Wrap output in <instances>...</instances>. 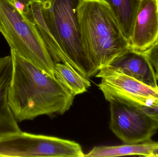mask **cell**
I'll use <instances>...</instances> for the list:
<instances>
[{
    "instance_id": "cell-5",
    "label": "cell",
    "mask_w": 158,
    "mask_h": 157,
    "mask_svg": "<svg viewBox=\"0 0 158 157\" xmlns=\"http://www.w3.org/2000/svg\"><path fill=\"white\" fill-rule=\"evenodd\" d=\"M0 157H84L81 147L74 141L26 132L0 140Z\"/></svg>"
},
{
    "instance_id": "cell-18",
    "label": "cell",
    "mask_w": 158,
    "mask_h": 157,
    "mask_svg": "<svg viewBox=\"0 0 158 157\" xmlns=\"http://www.w3.org/2000/svg\"><path fill=\"white\" fill-rule=\"evenodd\" d=\"M16 1H19V2H21L23 3L26 6L27 10H26V13L24 14L27 17L29 15L30 12V3L31 2L32 0H16Z\"/></svg>"
},
{
    "instance_id": "cell-19",
    "label": "cell",
    "mask_w": 158,
    "mask_h": 157,
    "mask_svg": "<svg viewBox=\"0 0 158 157\" xmlns=\"http://www.w3.org/2000/svg\"><path fill=\"white\" fill-rule=\"evenodd\" d=\"M149 157H158V147L152 151Z\"/></svg>"
},
{
    "instance_id": "cell-16",
    "label": "cell",
    "mask_w": 158,
    "mask_h": 157,
    "mask_svg": "<svg viewBox=\"0 0 158 157\" xmlns=\"http://www.w3.org/2000/svg\"><path fill=\"white\" fill-rule=\"evenodd\" d=\"M142 108L150 115L158 117V104L151 107H142Z\"/></svg>"
},
{
    "instance_id": "cell-20",
    "label": "cell",
    "mask_w": 158,
    "mask_h": 157,
    "mask_svg": "<svg viewBox=\"0 0 158 157\" xmlns=\"http://www.w3.org/2000/svg\"><path fill=\"white\" fill-rule=\"evenodd\" d=\"M11 1H12V2H13V3L14 2H15V1H16V0H11Z\"/></svg>"
},
{
    "instance_id": "cell-6",
    "label": "cell",
    "mask_w": 158,
    "mask_h": 157,
    "mask_svg": "<svg viewBox=\"0 0 158 157\" xmlns=\"http://www.w3.org/2000/svg\"><path fill=\"white\" fill-rule=\"evenodd\" d=\"M96 77L107 101L123 102L136 107H151L158 104V88H153L113 66L100 69Z\"/></svg>"
},
{
    "instance_id": "cell-4",
    "label": "cell",
    "mask_w": 158,
    "mask_h": 157,
    "mask_svg": "<svg viewBox=\"0 0 158 157\" xmlns=\"http://www.w3.org/2000/svg\"><path fill=\"white\" fill-rule=\"evenodd\" d=\"M0 33L11 50L56 78L54 61L36 25L11 0H0Z\"/></svg>"
},
{
    "instance_id": "cell-17",
    "label": "cell",
    "mask_w": 158,
    "mask_h": 157,
    "mask_svg": "<svg viewBox=\"0 0 158 157\" xmlns=\"http://www.w3.org/2000/svg\"><path fill=\"white\" fill-rule=\"evenodd\" d=\"M14 4L15 7L19 12L24 13V14L26 13L27 8H26V6L23 3L18 1H15L14 2Z\"/></svg>"
},
{
    "instance_id": "cell-15",
    "label": "cell",
    "mask_w": 158,
    "mask_h": 157,
    "mask_svg": "<svg viewBox=\"0 0 158 157\" xmlns=\"http://www.w3.org/2000/svg\"><path fill=\"white\" fill-rule=\"evenodd\" d=\"M150 63L152 65L157 79H158V42L145 53Z\"/></svg>"
},
{
    "instance_id": "cell-2",
    "label": "cell",
    "mask_w": 158,
    "mask_h": 157,
    "mask_svg": "<svg viewBox=\"0 0 158 157\" xmlns=\"http://www.w3.org/2000/svg\"><path fill=\"white\" fill-rule=\"evenodd\" d=\"M77 14L81 45L98 71L111 65L130 48L105 0H81Z\"/></svg>"
},
{
    "instance_id": "cell-10",
    "label": "cell",
    "mask_w": 158,
    "mask_h": 157,
    "mask_svg": "<svg viewBox=\"0 0 158 157\" xmlns=\"http://www.w3.org/2000/svg\"><path fill=\"white\" fill-rule=\"evenodd\" d=\"M110 66L151 87L158 88L155 71L145 53L129 48Z\"/></svg>"
},
{
    "instance_id": "cell-9",
    "label": "cell",
    "mask_w": 158,
    "mask_h": 157,
    "mask_svg": "<svg viewBox=\"0 0 158 157\" xmlns=\"http://www.w3.org/2000/svg\"><path fill=\"white\" fill-rule=\"evenodd\" d=\"M12 72L13 61L11 55L0 57V140L22 132L8 101Z\"/></svg>"
},
{
    "instance_id": "cell-14",
    "label": "cell",
    "mask_w": 158,
    "mask_h": 157,
    "mask_svg": "<svg viewBox=\"0 0 158 157\" xmlns=\"http://www.w3.org/2000/svg\"><path fill=\"white\" fill-rule=\"evenodd\" d=\"M54 73L57 80L75 96L86 92L91 86L88 78L63 63H55Z\"/></svg>"
},
{
    "instance_id": "cell-3",
    "label": "cell",
    "mask_w": 158,
    "mask_h": 157,
    "mask_svg": "<svg viewBox=\"0 0 158 157\" xmlns=\"http://www.w3.org/2000/svg\"><path fill=\"white\" fill-rule=\"evenodd\" d=\"M81 0H43L42 12L47 27L61 49L64 64L87 78L98 73L81 42L77 8Z\"/></svg>"
},
{
    "instance_id": "cell-12",
    "label": "cell",
    "mask_w": 158,
    "mask_h": 157,
    "mask_svg": "<svg viewBox=\"0 0 158 157\" xmlns=\"http://www.w3.org/2000/svg\"><path fill=\"white\" fill-rule=\"evenodd\" d=\"M118 24L124 37L130 41L133 32L140 0H105Z\"/></svg>"
},
{
    "instance_id": "cell-13",
    "label": "cell",
    "mask_w": 158,
    "mask_h": 157,
    "mask_svg": "<svg viewBox=\"0 0 158 157\" xmlns=\"http://www.w3.org/2000/svg\"><path fill=\"white\" fill-rule=\"evenodd\" d=\"M28 18L36 25L55 63L64 62V56L60 47L51 34L44 21L42 12L41 2L32 0L29 5Z\"/></svg>"
},
{
    "instance_id": "cell-1",
    "label": "cell",
    "mask_w": 158,
    "mask_h": 157,
    "mask_svg": "<svg viewBox=\"0 0 158 157\" xmlns=\"http://www.w3.org/2000/svg\"><path fill=\"white\" fill-rule=\"evenodd\" d=\"M12 79L8 101L18 122L41 115L64 114L73 105L75 96L56 78L51 77L11 50Z\"/></svg>"
},
{
    "instance_id": "cell-7",
    "label": "cell",
    "mask_w": 158,
    "mask_h": 157,
    "mask_svg": "<svg viewBox=\"0 0 158 157\" xmlns=\"http://www.w3.org/2000/svg\"><path fill=\"white\" fill-rule=\"evenodd\" d=\"M110 128L125 144L151 141L158 130V117L142 108L123 102H110Z\"/></svg>"
},
{
    "instance_id": "cell-8",
    "label": "cell",
    "mask_w": 158,
    "mask_h": 157,
    "mask_svg": "<svg viewBox=\"0 0 158 157\" xmlns=\"http://www.w3.org/2000/svg\"><path fill=\"white\" fill-rule=\"evenodd\" d=\"M158 42V0H140L130 49L145 53Z\"/></svg>"
},
{
    "instance_id": "cell-21",
    "label": "cell",
    "mask_w": 158,
    "mask_h": 157,
    "mask_svg": "<svg viewBox=\"0 0 158 157\" xmlns=\"http://www.w3.org/2000/svg\"><path fill=\"white\" fill-rule=\"evenodd\" d=\"M37 1H40V2H42V1H43V0H37Z\"/></svg>"
},
{
    "instance_id": "cell-11",
    "label": "cell",
    "mask_w": 158,
    "mask_h": 157,
    "mask_svg": "<svg viewBox=\"0 0 158 157\" xmlns=\"http://www.w3.org/2000/svg\"><path fill=\"white\" fill-rule=\"evenodd\" d=\"M158 147V143L152 140L135 144H124L115 146L95 147L85 157H112L126 155H139L149 157L154 149Z\"/></svg>"
}]
</instances>
